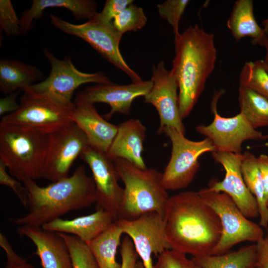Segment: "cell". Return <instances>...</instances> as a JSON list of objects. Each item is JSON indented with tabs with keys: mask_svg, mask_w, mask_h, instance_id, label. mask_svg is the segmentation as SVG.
<instances>
[{
	"mask_svg": "<svg viewBox=\"0 0 268 268\" xmlns=\"http://www.w3.org/2000/svg\"><path fill=\"white\" fill-rule=\"evenodd\" d=\"M164 222L171 249L195 258L210 255L222 234L218 216L195 191L169 197Z\"/></svg>",
	"mask_w": 268,
	"mask_h": 268,
	"instance_id": "1",
	"label": "cell"
},
{
	"mask_svg": "<svg viewBox=\"0 0 268 268\" xmlns=\"http://www.w3.org/2000/svg\"><path fill=\"white\" fill-rule=\"evenodd\" d=\"M22 183L27 192L29 212L12 219L19 226L42 227L68 212L89 207L96 202L94 181L87 174L83 165L78 166L70 176L46 187L39 186L30 179Z\"/></svg>",
	"mask_w": 268,
	"mask_h": 268,
	"instance_id": "2",
	"label": "cell"
},
{
	"mask_svg": "<svg viewBox=\"0 0 268 268\" xmlns=\"http://www.w3.org/2000/svg\"><path fill=\"white\" fill-rule=\"evenodd\" d=\"M175 56L171 70L178 85V107L189 116L213 71L217 57L214 36L197 24L174 38Z\"/></svg>",
	"mask_w": 268,
	"mask_h": 268,
	"instance_id": "3",
	"label": "cell"
},
{
	"mask_svg": "<svg viewBox=\"0 0 268 268\" xmlns=\"http://www.w3.org/2000/svg\"><path fill=\"white\" fill-rule=\"evenodd\" d=\"M124 184L119 219L133 220L151 212L164 218L169 197L162 184V173L155 169H141L123 159L113 160Z\"/></svg>",
	"mask_w": 268,
	"mask_h": 268,
	"instance_id": "4",
	"label": "cell"
},
{
	"mask_svg": "<svg viewBox=\"0 0 268 268\" xmlns=\"http://www.w3.org/2000/svg\"><path fill=\"white\" fill-rule=\"evenodd\" d=\"M48 138L31 128L0 124V160L20 182L43 178Z\"/></svg>",
	"mask_w": 268,
	"mask_h": 268,
	"instance_id": "5",
	"label": "cell"
},
{
	"mask_svg": "<svg viewBox=\"0 0 268 268\" xmlns=\"http://www.w3.org/2000/svg\"><path fill=\"white\" fill-rule=\"evenodd\" d=\"M198 192L215 211L222 226L221 238L210 255L225 254L237 244L246 241L257 243L264 237L260 224L247 218L227 194L208 188Z\"/></svg>",
	"mask_w": 268,
	"mask_h": 268,
	"instance_id": "6",
	"label": "cell"
},
{
	"mask_svg": "<svg viewBox=\"0 0 268 268\" xmlns=\"http://www.w3.org/2000/svg\"><path fill=\"white\" fill-rule=\"evenodd\" d=\"M23 92L18 109L2 116L0 124L27 127L49 134L72 121L74 103L66 104L45 95Z\"/></svg>",
	"mask_w": 268,
	"mask_h": 268,
	"instance_id": "7",
	"label": "cell"
},
{
	"mask_svg": "<svg viewBox=\"0 0 268 268\" xmlns=\"http://www.w3.org/2000/svg\"><path fill=\"white\" fill-rule=\"evenodd\" d=\"M98 13L93 18L79 24L70 23L54 14L50 15V18L53 26L67 34L84 40L104 59L126 73L133 82L142 81L127 64L120 51L123 34L115 28L112 21L102 19Z\"/></svg>",
	"mask_w": 268,
	"mask_h": 268,
	"instance_id": "8",
	"label": "cell"
},
{
	"mask_svg": "<svg viewBox=\"0 0 268 268\" xmlns=\"http://www.w3.org/2000/svg\"><path fill=\"white\" fill-rule=\"evenodd\" d=\"M164 133L172 143L170 160L162 173V184L166 191L187 188L194 179L200 167L199 157L203 154L215 151L211 141L207 138L193 141L187 138L172 127H165Z\"/></svg>",
	"mask_w": 268,
	"mask_h": 268,
	"instance_id": "9",
	"label": "cell"
},
{
	"mask_svg": "<svg viewBox=\"0 0 268 268\" xmlns=\"http://www.w3.org/2000/svg\"><path fill=\"white\" fill-rule=\"evenodd\" d=\"M43 53L51 66L49 75L45 80L21 91L45 95L61 102L72 104L74 103L71 100L74 92L82 84L112 83L101 72L90 73L79 70L70 57L59 59L46 48L43 49Z\"/></svg>",
	"mask_w": 268,
	"mask_h": 268,
	"instance_id": "10",
	"label": "cell"
},
{
	"mask_svg": "<svg viewBox=\"0 0 268 268\" xmlns=\"http://www.w3.org/2000/svg\"><path fill=\"white\" fill-rule=\"evenodd\" d=\"M89 145L85 134L72 121L49 134L43 178L54 182L68 177L72 164Z\"/></svg>",
	"mask_w": 268,
	"mask_h": 268,
	"instance_id": "11",
	"label": "cell"
},
{
	"mask_svg": "<svg viewBox=\"0 0 268 268\" xmlns=\"http://www.w3.org/2000/svg\"><path fill=\"white\" fill-rule=\"evenodd\" d=\"M219 97L218 93L212 102L214 117L211 124L199 125L196 128L199 133L211 141L215 151L240 154L244 141L267 137L255 129L241 112L232 117L221 116L216 108Z\"/></svg>",
	"mask_w": 268,
	"mask_h": 268,
	"instance_id": "12",
	"label": "cell"
},
{
	"mask_svg": "<svg viewBox=\"0 0 268 268\" xmlns=\"http://www.w3.org/2000/svg\"><path fill=\"white\" fill-rule=\"evenodd\" d=\"M91 169L94 181L97 209L109 212L115 221L120 217L124 196V188L114 162L107 154L89 145L79 156Z\"/></svg>",
	"mask_w": 268,
	"mask_h": 268,
	"instance_id": "13",
	"label": "cell"
},
{
	"mask_svg": "<svg viewBox=\"0 0 268 268\" xmlns=\"http://www.w3.org/2000/svg\"><path fill=\"white\" fill-rule=\"evenodd\" d=\"M116 221L132 240L144 268H153L152 255L157 257L171 249L166 237L164 218L158 213L147 212L133 220Z\"/></svg>",
	"mask_w": 268,
	"mask_h": 268,
	"instance_id": "14",
	"label": "cell"
},
{
	"mask_svg": "<svg viewBox=\"0 0 268 268\" xmlns=\"http://www.w3.org/2000/svg\"><path fill=\"white\" fill-rule=\"evenodd\" d=\"M150 80L153 86L144 96V102L154 106L159 114L158 133L165 127H172L185 135L179 111L178 83L171 71L166 69L163 61L153 65Z\"/></svg>",
	"mask_w": 268,
	"mask_h": 268,
	"instance_id": "15",
	"label": "cell"
},
{
	"mask_svg": "<svg viewBox=\"0 0 268 268\" xmlns=\"http://www.w3.org/2000/svg\"><path fill=\"white\" fill-rule=\"evenodd\" d=\"M211 153L214 160L223 167L225 174L221 181L215 179L210 180L208 188L227 194L247 218L257 217L259 215L257 201L247 188L241 173L243 153L218 151Z\"/></svg>",
	"mask_w": 268,
	"mask_h": 268,
	"instance_id": "16",
	"label": "cell"
},
{
	"mask_svg": "<svg viewBox=\"0 0 268 268\" xmlns=\"http://www.w3.org/2000/svg\"><path fill=\"white\" fill-rule=\"evenodd\" d=\"M153 86L152 81L142 80L127 85L113 83L98 84L87 87L76 96L74 104L104 103L111 107L110 111L105 115L109 120L115 113L129 115L134 100L140 96H145Z\"/></svg>",
	"mask_w": 268,
	"mask_h": 268,
	"instance_id": "17",
	"label": "cell"
},
{
	"mask_svg": "<svg viewBox=\"0 0 268 268\" xmlns=\"http://www.w3.org/2000/svg\"><path fill=\"white\" fill-rule=\"evenodd\" d=\"M17 233L35 245L34 254L39 257L43 268H73L68 247L59 233L28 225L19 226Z\"/></svg>",
	"mask_w": 268,
	"mask_h": 268,
	"instance_id": "18",
	"label": "cell"
},
{
	"mask_svg": "<svg viewBox=\"0 0 268 268\" xmlns=\"http://www.w3.org/2000/svg\"><path fill=\"white\" fill-rule=\"evenodd\" d=\"M71 121L85 134L90 146L107 153L118 126L107 121L98 113L94 104L88 103L75 104Z\"/></svg>",
	"mask_w": 268,
	"mask_h": 268,
	"instance_id": "19",
	"label": "cell"
},
{
	"mask_svg": "<svg viewBox=\"0 0 268 268\" xmlns=\"http://www.w3.org/2000/svg\"><path fill=\"white\" fill-rule=\"evenodd\" d=\"M118 126L107 153L112 159L121 158L141 169L147 168L142 157L146 129L138 119H131Z\"/></svg>",
	"mask_w": 268,
	"mask_h": 268,
	"instance_id": "20",
	"label": "cell"
},
{
	"mask_svg": "<svg viewBox=\"0 0 268 268\" xmlns=\"http://www.w3.org/2000/svg\"><path fill=\"white\" fill-rule=\"evenodd\" d=\"M115 221L114 217L109 212L97 209L91 214L70 220L57 218L41 227L49 231L75 236L87 244Z\"/></svg>",
	"mask_w": 268,
	"mask_h": 268,
	"instance_id": "21",
	"label": "cell"
},
{
	"mask_svg": "<svg viewBox=\"0 0 268 268\" xmlns=\"http://www.w3.org/2000/svg\"><path fill=\"white\" fill-rule=\"evenodd\" d=\"M51 7H63L71 12L77 20H90L98 13L97 3L92 0H33L31 7L25 10L20 18L21 34L32 27V22L42 16L44 11Z\"/></svg>",
	"mask_w": 268,
	"mask_h": 268,
	"instance_id": "22",
	"label": "cell"
},
{
	"mask_svg": "<svg viewBox=\"0 0 268 268\" xmlns=\"http://www.w3.org/2000/svg\"><path fill=\"white\" fill-rule=\"evenodd\" d=\"M227 26L238 41L246 36L252 38L253 44L263 46L268 39V32L257 23L252 0H236L227 21Z\"/></svg>",
	"mask_w": 268,
	"mask_h": 268,
	"instance_id": "23",
	"label": "cell"
},
{
	"mask_svg": "<svg viewBox=\"0 0 268 268\" xmlns=\"http://www.w3.org/2000/svg\"><path fill=\"white\" fill-rule=\"evenodd\" d=\"M43 78L35 67L14 59L0 60V90L6 95L21 91Z\"/></svg>",
	"mask_w": 268,
	"mask_h": 268,
	"instance_id": "24",
	"label": "cell"
},
{
	"mask_svg": "<svg viewBox=\"0 0 268 268\" xmlns=\"http://www.w3.org/2000/svg\"><path fill=\"white\" fill-rule=\"evenodd\" d=\"M123 231L115 221L105 231L87 243L99 268H121L116 255Z\"/></svg>",
	"mask_w": 268,
	"mask_h": 268,
	"instance_id": "25",
	"label": "cell"
},
{
	"mask_svg": "<svg viewBox=\"0 0 268 268\" xmlns=\"http://www.w3.org/2000/svg\"><path fill=\"white\" fill-rule=\"evenodd\" d=\"M192 259L201 268H255L257 262L256 246L248 245L221 255Z\"/></svg>",
	"mask_w": 268,
	"mask_h": 268,
	"instance_id": "26",
	"label": "cell"
},
{
	"mask_svg": "<svg viewBox=\"0 0 268 268\" xmlns=\"http://www.w3.org/2000/svg\"><path fill=\"white\" fill-rule=\"evenodd\" d=\"M241 170L244 182L257 201L260 225L268 228V206L265 198L262 180L258 164V157L250 151L243 153Z\"/></svg>",
	"mask_w": 268,
	"mask_h": 268,
	"instance_id": "27",
	"label": "cell"
},
{
	"mask_svg": "<svg viewBox=\"0 0 268 268\" xmlns=\"http://www.w3.org/2000/svg\"><path fill=\"white\" fill-rule=\"evenodd\" d=\"M240 112L256 129L268 127V99L244 86L239 88Z\"/></svg>",
	"mask_w": 268,
	"mask_h": 268,
	"instance_id": "28",
	"label": "cell"
},
{
	"mask_svg": "<svg viewBox=\"0 0 268 268\" xmlns=\"http://www.w3.org/2000/svg\"><path fill=\"white\" fill-rule=\"evenodd\" d=\"M240 86L248 88L268 99V72L263 60L247 62L240 75Z\"/></svg>",
	"mask_w": 268,
	"mask_h": 268,
	"instance_id": "29",
	"label": "cell"
},
{
	"mask_svg": "<svg viewBox=\"0 0 268 268\" xmlns=\"http://www.w3.org/2000/svg\"><path fill=\"white\" fill-rule=\"evenodd\" d=\"M59 234L68 247L73 268H99L87 243L75 236Z\"/></svg>",
	"mask_w": 268,
	"mask_h": 268,
	"instance_id": "30",
	"label": "cell"
},
{
	"mask_svg": "<svg viewBox=\"0 0 268 268\" xmlns=\"http://www.w3.org/2000/svg\"><path fill=\"white\" fill-rule=\"evenodd\" d=\"M147 20L143 8L132 3L117 15L112 23L115 28L123 34L142 29L145 26Z\"/></svg>",
	"mask_w": 268,
	"mask_h": 268,
	"instance_id": "31",
	"label": "cell"
},
{
	"mask_svg": "<svg viewBox=\"0 0 268 268\" xmlns=\"http://www.w3.org/2000/svg\"><path fill=\"white\" fill-rule=\"evenodd\" d=\"M189 1L188 0H166L157 6L159 16L165 19L172 27L174 38L180 35L179 23Z\"/></svg>",
	"mask_w": 268,
	"mask_h": 268,
	"instance_id": "32",
	"label": "cell"
},
{
	"mask_svg": "<svg viewBox=\"0 0 268 268\" xmlns=\"http://www.w3.org/2000/svg\"><path fill=\"white\" fill-rule=\"evenodd\" d=\"M0 31L7 36L21 34L20 19L10 0H0Z\"/></svg>",
	"mask_w": 268,
	"mask_h": 268,
	"instance_id": "33",
	"label": "cell"
},
{
	"mask_svg": "<svg viewBox=\"0 0 268 268\" xmlns=\"http://www.w3.org/2000/svg\"><path fill=\"white\" fill-rule=\"evenodd\" d=\"M157 257L153 268H201L186 254L172 249L165 250Z\"/></svg>",
	"mask_w": 268,
	"mask_h": 268,
	"instance_id": "34",
	"label": "cell"
},
{
	"mask_svg": "<svg viewBox=\"0 0 268 268\" xmlns=\"http://www.w3.org/2000/svg\"><path fill=\"white\" fill-rule=\"evenodd\" d=\"M6 168L5 164L0 160V184L10 188L27 208V192L24 185L9 175L6 172Z\"/></svg>",
	"mask_w": 268,
	"mask_h": 268,
	"instance_id": "35",
	"label": "cell"
},
{
	"mask_svg": "<svg viewBox=\"0 0 268 268\" xmlns=\"http://www.w3.org/2000/svg\"><path fill=\"white\" fill-rule=\"evenodd\" d=\"M0 247L5 252L6 262L4 268H36L13 250L6 236L0 233Z\"/></svg>",
	"mask_w": 268,
	"mask_h": 268,
	"instance_id": "36",
	"label": "cell"
},
{
	"mask_svg": "<svg viewBox=\"0 0 268 268\" xmlns=\"http://www.w3.org/2000/svg\"><path fill=\"white\" fill-rule=\"evenodd\" d=\"M133 0H107L98 16L102 19L112 22V20L129 5L133 3Z\"/></svg>",
	"mask_w": 268,
	"mask_h": 268,
	"instance_id": "37",
	"label": "cell"
},
{
	"mask_svg": "<svg viewBox=\"0 0 268 268\" xmlns=\"http://www.w3.org/2000/svg\"><path fill=\"white\" fill-rule=\"evenodd\" d=\"M120 246L121 268H134L138 256L132 240L127 236L122 240Z\"/></svg>",
	"mask_w": 268,
	"mask_h": 268,
	"instance_id": "38",
	"label": "cell"
},
{
	"mask_svg": "<svg viewBox=\"0 0 268 268\" xmlns=\"http://www.w3.org/2000/svg\"><path fill=\"white\" fill-rule=\"evenodd\" d=\"M257 262L255 268H268V233L256 244Z\"/></svg>",
	"mask_w": 268,
	"mask_h": 268,
	"instance_id": "39",
	"label": "cell"
},
{
	"mask_svg": "<svg viewBox=\"0 0 268 268\" xmlns=\"http://www.w3.org/2000/svg\"><path fill=\"white\" fill-rule=\"evenodd\" d=\"M18 92H15L0 99V115L4 116L15 112L19 108L16 101Z\"/></svg>",
	"mask_w": 268,
	"mask_h": 268,
	"instance_id": "40",
	"label": "cell"
},
{
	"mask_svg": "<svg viewBox=\"0 0 268 268\" xmlns=\"http://www.w3.org/2000/svg\"><path fill=\"white\" fill-rule=\"evenodd\" d=\"M260 170L267 205L268 206V155L262 154L258 157Z\"/></svg>",
	"mask_w": 268,
	"mask_h": 268,
	"instance_id": "41",
	"label": "cell"
},
{
	"mask_svg": "<svg viewBox=\"0 0 268 268\" xmlns=\"http://www.w3.org/2000/svg\"><path fill=\"white\" fill-rule=\"evenodd\" d=\"M263 47L266 49V55L265 59L263 60L266 69L268 72V39L265 42Z\"/></svg>",
	"mask_w": 268,
	"mask_h": 268,
	"instance_id": "42",
	"label": "cell"
},
{
	"mask_svg": "<svg viewBox=\"0 0 268 268\" xmlns=\"http://www.w3.org/2000/svg\"><path fill=\"white\" fill-rule=\"evenodd\" d=\"M134 268H144L142 262H137Z\"/></svg>",
	"mask_w": 268,
	"mask_h": 268,
	"instance_id": "43",
	"label": "cell"
},
{
	"mask_svg": "<svg viewBox=\"0 0 268 268\" xmlns=\"http://www.w3.org/2000/svg\"><path fill=\"white\" fill-rule=\"evenodd\" d=\"M265 30H266L268 32V18L266 20V21L265 22Z\"/></svg>",
	"mask_w": 268,
	"mask_h": 268,
	"instance_id": "44",
	"label": "cell"
}]
</instances>
